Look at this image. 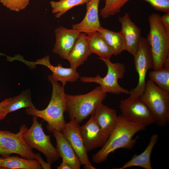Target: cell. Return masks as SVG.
<instances>
[{
    "instance_id": "obj_1",
    "label": "cell",
    "mask_w": 169,
    "mask_h": 169,
    "mask_svg": "<svg viewBox=\"0 0 169 169\" xmlns=\"http://www.w3.org/2000/svg\"><path fill=\"white\" fill-rule=\"evenodd\" d=\"M117 124L108 140L101 149L92 158L93 162L100 163L105 161L109 155L120 148L132 149L136 143L138 137L133 139L138 132L145 130L146 126L128 122L121 115H118Z\"/></svg>"
},
{
    "instance_id": "obj_2",
    "label": "cell",
    "mask_w": 169,
    "mask_h": 169,
    "mask_svg": "<svg viewBox=\"0 0 169 169\" xmlns=\"http://www.w3.org/2000/svg\"><path fill=\"white\" fill-rule=\"evenodd\" d=\"M52 91L50 101L46 108L40 110L34 108H27L26 113L43 119L47 123V128L52 132L54 130L62 132L66 123L64 113L66 111V95L64 86L59 82L50 81Z\"/></svg>"
},
{
    "instance_id": "obj_3",
    "label": "cell",
    "mask_w": 169,
    "mask_h": 169,
    "mask_svg": "<svg viewBox=\"0 0 169 169\" xmlns=\"http://www.w3.org/2000/svg\"><path fill=\"white\" fill-rule=\"evenodd\" d=\"M100 86L85 94L66 95V111L79 123L93 114L106 96Z\"/></svg>"
},
{
    "instance_id": "obj_4",
    "label": "cell",
    "mask_w": 169,
    "mask_h": 169,
    "mask_svg": "<svg viewBox=\"0 0 169 169\" xmlns=\"http://www.w3.org/2000/svg\"><path fill=\"white\" fill-rule=\"evenodd\" d=\"M158 13H153L148 18L150 30L146 39L149 43L153 62V70L161 69L169 57V33L160 20Z\"/></svg>"
},
{
    "instance_id": "obj_5",
    "label": "cell",
    "mask_w": 169,
    "mask_h": 169,
    "mask_svg": "<svg viewBox=\"0 0 169 169\" xmlns=\"http://www.w3.org/2000/svg\"><path fill=\"white\" fill-rule=\"evenodd\" d=\"M139 97L153 114L155 123L161 127L169 121V92L165 91L149 79Z\"/></svg>"
},
{
    "instance_id": "obj_6",
    "label": "cell",
    "mask_w": 169,
    "mask_h": 169,
    "mask_svg": "<svg viewBox=\"0 0 169 169\" xmlns=\"http://www.w3.org/2000/svg\"><path fill=\"white\" fill-rule=\"evenodd\" d=\"M32 116V125L24 132L23 139L31 148L35 149L44 154L47 162L51 164L58 160L60 157L56 148L51 143L50 136L45 133L42 123L38 122V117L35 115Z\"/></svg>"
},
{
    "instance_id": "obj_7",
    "label": "cell",
    "mask_w": 169,
    "mask_h": 169,
    "mask_svg": "<svg viewBox=\"0 0 169 169\" xmlns=\"http://www.w3.org/2000/svg\"><path fill=\"white\" fill-rule=\"evenodd\" d=\"M106 64L107 68L106 75L101 77L82 76L81 81L84 83H95L99 84L104 92L114 94H129L130 91L119 84L118 80L124 77L125 71V65L122 63L112 62L110 59H100Z\"/></svg>"
},
{
    "instance_id": "obj_8",
    "label": "cell",
    "mask_w": 169,
    "mask_h": 169,
    "mask_svg": "<svg viewBox=\"0 0 169 169\" xmlns=\"http://www.w3.org/2000/svg\"><path fill=\"white\" fill-rule=\"evenodd\" d=\"M27 128L24 124L16 133L0 130V155L5 157L16 154L26 159H35V153L23 138V134Z\"/></svg>"
},
{
    "instance_id": "obj_9",
    "label": "cell",
    "mask_w": 169,
    "mask_h": 169,
    "mask_svg": "<svg viewBox=\"0 0 169 169\" xmlns=\"http://www.w3.org/2000/svg\"><path fill=\"white\" fill-rule=\"evenodd\" d=\"M120 115L125 120L146 126L155 123L150 110L139 97L129 96L120 102Z\"/></svg>"
},
{
    "instance_id": "obj_10",
    "label": "cell",
    "mask_w": 169,
    "mask_h": 169,
    "mask_svg": "<svg viewBox=\"0 0 169 169\" xmlns=\"http://www.w3.org/2000/svg\"><path fill=\"white\" fill-rule=\"evenodd\" d=\"M133 56L138 81L136 86L129 91V96L140 97L145 89L147 72L153 67L152 55L146 38L141 37L136 51Z\"/></svg>"
},
{
    "instance_id": "obj_11",
    "label": "cell",
    "mask_w": 169,
    "mask_h": 169,
    "mask_svg": "<svg viewBox=\"0 0 169 169\" xmlns=\"http://www.w3.org/2000/svg\"><path fill=\"white\" fill-rule=\"evenodd\" d=\"M16 60L21 61L27 65L31 69L36 68V65L38 64L45 66L52 72L51 75L48 76L49 81H53L55 82H61L62 85L64 86L68 82L73 83L76 82L80 78V76L76 69L71 67H63L62 65L58 64L57 66H53L50 61V57L47 55L35 62H30L25 60L21 56L18 55Z\"/></svg>"
},
{
    "instance_id": "obj_12",
    "label": "cell",
    "mask_w": 169,
    "mask_h": 169,
    "mask_svg": "<svg viewBox=\"0 0 169 169\" xmlns=\"http://www.w3.org/2000/svg\"><path fill=\"white\" fill-rule=\"evenodd\" d=\"M81 126L74 119L66 123L62 132L71 144L81 165L86 169H95L89 159L81 132Z\"/></svg>"
},
{
    "instance_id": "obj_13",
    "label": "cell",
    "mask_w": 169,
    "mask_h": 169,
    "mask_svg": "<svg viewBox=\"0 0 169 169\" xmlns=\"http://www.w3.org/2000/svg\"><path fill=\"white\" fill-rule=\"evenodd\" d=\"M80 130L84 145L87 151L96 148H101L105 144L108 138L99 128L93 114L86 123L81 126Z\"/></svg>"
},
{
    "instance_id": "obj_14",
    "label": "cell",
    "mask_w": 169,
    "mask_h": 169,
    "mask_svg": "<svg viewBox=\"0 0 169 169\" xmlns=\"http://www.w3.org/2000/svg\"><path fill=\"white\" fill-rule=\"evenodd\" d=\"M118 19L121 25L120 32L124 40V50L133 55L136 51L141 37V30L131 20L128 13L119 17Z\"/></svg>"
},
{
    "instance_id": "obj_15",
    "label": "cell",
    "mask_w": 169,
    "mask_h": 169,
    "mask_svg": "<svg viewBox=\"0 0 169 169\" xmlns=\"http://www.w3.org/2000/svg\"><path fill=\"white\" fill-rule=\"evenodd\" d=\"M55 43L53 49L54 53L66 59L70 50L80 34L76 30L60 26L54 30Z\"/></svg>"
},
{
    "instance_id": "obj_16",
    "label": "cell",
    "mask_w": 169,
    "mask_h": 169,
    "mask_svg": "<svg viewBox=\"0 0 169 169\" xmlns=\"http://www.w3.org/2000/svg\"><path fill=\"white\" fill-rule=\"evenodd\" d=\"M100 0H89L86 3V12L84 18L80 23L73 24L72 29L86 34L98 31L101 26L98 15Z\"/></svg>"
},
{
    "instance_id": "obj_17",
    "label": "cell",
    "mask_w": 169,
    "mask_h": 169,
    "mask_svg": "<svg viewBox=\"0 0 169 169\" xmlns=\"http://www.w3.org/2000/svg\"><path fill=\"white\" fill-rule=\"evenodd\" d=\"M92 114L101 131L109 137L118 122L119 117L116 110L102 103Z\"/></svg>"
},
{
    "instance_id": "obj_18",
    "label": "cell",
    "mask_w": 169,
    "mask_h": 169,
    "mask_svg": "<svg viewBox=\"0 0 169 169\" xmlns=\"http://www.w3.org/2000/svg\"><path fill=\"white\" fill-rule=\"evenodd\" d=\"M56 149L62 160L65 161L72 169H80L81 164L71 144L62 132L54 130Z\"/></svg>"
},
{
    "instance_id": "obj_19",
    "label": "cell",
    "mask_w": 169,
    "mask_h": 169,
    "mask_svg": "<svg viewBox=\"0 0 169 169\" xmlns=\"http://www.w3.org/2000/svg\"><path fill=\"white\" fill-rule=\"evenodd\" d=\"M91 53L89 47L86 34L81 33L66 59L70 67L76 69L87 60Z\"/></svg>"
},
{
    "instance_id": "obj_20",
    "label": "cell",
    "mask_w": 169,
    "mask_h": 169,
    "mask_svg": "<svg viewBox=\"0 0 169 169\" xmlns=\"http://www.w3.org/2000/svg\"><path fill=\"white\" fill-rule=\"evenodd\" d=\"M158 136L157 134L152 135L149 143L145 150L141 154H135L131 160L126 162L122 167L116 169H124L132 166H138L145 169H152L151 156L153 149L157 142Z\"/></svg>"
},
{
    "instance_id": "obj_21",
    "label": "cell",
    "mask_w": 169,
    "mask_h": 169,
    "mask_svg": "<svg viewBox=\"0 0 169 169\" xmlns=\"http://www.w3.org/2000/svg\"><path fill=\"white\" fill-rule=\"evenodd\" d=\"M86 34L91 53L98 55L99 59H110L113 52L104 37L97 31Z\"/></svg>"
},
{
    "instance_id": "obj_22",
    "label": "cell",
    "mask_w": 169,
    "mask_h": 169,
    "mask_svg": "<svg viewBox=\"0 0 169 169\" xmlns=\"http://www.w3.org/2000/svg\"><path fill=\"white\" fill-rule=\"evenodd\" d=\"M0 168L9 169H42V167L36 159H28L18 156L2 157Z\"/></svg>"
},
{
    "instance_id": "obj_23",
    "label": "cell",
    "mask_w": 169,
    "mask_h": 169,
    "mask_svg": "<svg viewBox=\"0 0 169 169\" xmlns=\"http://www.w3.org/2000/svg\"><path fill=\"white\" fill-rule=\"evenodd\" d=\"M97 32L105 38L112 50L114 55H119L124 50V40L120 31L115 32L101 26Z\"/></svg>"
},
{
    "instance_id": "obj_24",
    "label": "cell",
    "mask_w": 169,
    "mask_h": 169,
    "mask_svg": "<svg viewBox=\"0 0 169 169\" xmlns=\"http://www.w3.org/2000/svg\"><path fill=\"white\" fill-rule=\"evenodd\" d=\"M149 79L162 90L169 92V57L160 69L148 73Z\"/></svg>"
},
{
    "instance_id": "obj_25",
    "label": "cell",
    "mask_w": 169,
    "mask_h": 169,
    "mask_svg": "<svg viewBox=\"0 0 169 169\" xmlns=\"http://www.w3.org/2000/svg\"><path fill=\"white\" fill-rule=\"evenodd\" d=\"M31 99V91L26 90L19 95L12 98L11 103L7 109L6 114L24 108H35Z\"/></svg>"
},
{
    "instance_id": "obj_26",
    "label": "cell",
    "mask_w": 169,
    "mask_h": 169,
    "mask_svg": "<svg viewBox=\"0 0 169 169\" xmlns=\"http://www.w3.org/2000/svg\"><path fill=\"white\" fill-rule=\"evenodd\" d=\"M89 0H59L50 1L52 13L56 18H60L68 10L75 6L84 5Z\"/></svg>"
},
{
    "instance_id": "obj_27",
    "label": "cell",
    "mask_w": 169,
    "mask_h": 169,
    "mask_svg": "<svg viewBox=\"0 0 169 169\" xmlns=\"http://www.w3.org/2000/svg\"><path fill=\"white\" fill-rule=\"evenodd\" d=\"M130 0H105L104 7L101 10L100 15L106 18L120 12L121 8Z\"/></svg>"
},
{
    "instance_id": "obj_28",
    "label": "cell",
    "mask_w": 169,
    "mask_h": 169,
    "mask_svg": "<svg viewBox=\"0 0 169 169\" xmlns=\"http://www.w3.org/2000/svg\"><path fill=\"white\" fill-rule=\"evenodd\" d=\"M0 2L10 10L18 12L27 7L29 0H0Z\"/></svg>"
},
{
    "instance_id": "obj_29",
    "label": "cell",
    "mask_w": 169,
    "mask_h": 169,
    "mask_svg": "<svg viewBox=\"0 0 169 169\" xmlns=\"http://www.w3.org/2000/svg\"><path fill=\"white\" fill-rule=\"evenodd\" d=\"M148 3L155 10L162 12H169V0H141Z\"/></svg>"
},
{
    "instance_id": "obj_30",
    "label": "cell",
    "mask_w": 169,
    "mask_h": 169,
    "mask_svg": "<svg viewBox=\"0 0 169 169\" xmlns=\"http://www.w3.org/2000/svg\"><path fill=\"white\" fill-rule=\"evenodd\" d=\"M12 98H7L0 102V120L3 119L7 115L6 111L10 104Z\"/></svg>"
},
{
    "instance_id": "obj_31",
    "label": "cell",
    "mask_w": 169,
    "mask_h": 169,
    "mask_svg": "<svg viewBox=\"0 0 169 169\" xmlns=\"http://www.w3.org/2000/svg\"><path fill=\"white\" fill-rule=\"evenodd\" d=\"M160 18L164 29L169 33V12L165 13L162 16H160Z\"/></svg>"
},
{
    "instance_id": "obj_32",
    "label": "cell",
    "mask_w": 169,
    "mask_h": 169,
    "mask_svg": "<svg viewBox=\"0 0 169 169\" xmlns=\"http://www.w3.org/2000/svg\"><path fill=\"white\" fill-rule=\"evenodd\" d=\"M35 159L38 160L44 169H51V164L45 162L39 153H35Z\"/></svg>"
},
{
    "instance_id": "obj_33",
    "label": "cell",
    "mask_w": 169,
    "mask_h": 169,
    "mask_svg": "<svg viewBox=\"0 0 169 169\" xmlns=\"http://www.w3.org/2000/svg\"><path fill=\"white\" fill-rule=\"evenodd\" d=\"M57 169H72L69 165L65 161L62 160V162L57 167Z\"/></svg>"
},
{
    "instance_id": "obj_34",
    "label": "cell",
    "mask_w": 169,
    "mask_h": 169,
    "mask_svg": "<svg viewBox=\"0 0 169 169\" xmlns=\"http://www.w3.org/2000/svg\"><path fill=\"white\" fill-rule=\"evenodd\" d=\"M2 157H0V168L2 162Z\"/></svg>"
}]
</instances>
